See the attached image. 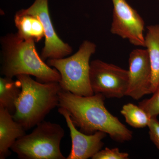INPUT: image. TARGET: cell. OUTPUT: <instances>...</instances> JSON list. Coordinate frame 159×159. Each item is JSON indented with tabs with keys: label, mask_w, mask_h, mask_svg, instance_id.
Masks as SVG:
<instances>
[{
	"label": "cell",
	"mask_w": 159,
	"mask_h": 159,
	"mask_svg": "<svg viewBox=\"0 0 159 159\" xmlns=\"http://www.w3.org/2000/svg\"><path fill=\"white\" fill-rule=\"evenodd\" d=\"M89 78L94 94L100 93L108 98H121L126 96L129 86L127 70L95 60L90 65Z\"/></svg>",
	"instance_id": "6"
},
{
	"label": "cell",
	"mask_w": 159,
	"mask_h": 159,
	"mask_svg": "<svg viewBox=\"0 0 159 159\" xmlns=\"http://www.w3.org/2000/svg\"><path fill=\"white\" fill-rule=\"evenodd\" d=\"M96 48L94 43L85 40L78 51L70 57L48 60L47 64L60 74L59 83L61 89L80 96L93 95L90 83V59Z\"/></svg>",
	"instance_id": "4"
},
{
	"label": "cell",
	"mask_w": 159,
	"mask_h": 159,
	"mask_svg": "<svg viewBox=\"0 0 159 159\" xmlns=\"http://www.w3.org/2000/svg\"><path fill=\"white\" fill-rule=\"evenodd\" d=\"M16 77L21 92L12 117L28 130L44 121L49 112L58 107L61 88L59 82L43 83L29 75L21 74Z\"/></svg>",
	"instance_id": "3"
},
{
	"label": "cell",
	"mask_w": 159,
	"mask_h": 159,
	"mask_svg": "<svg viewBox=\"0 0 159 159\" xmlns=\"http://www.w3.org/2000/svg\"><path fill=\"white\" fill-rule=\"evenodd\" d=\"M129 155L127 152H120L118 148L111 149L106 148L94 155L93 159H127Z\"/></svg>",
	"instance_id": "17"
},
{
	"label": "cell",
	"mask_w": 159,
	"mask_h": 159,
	"mask_svg": "<svg viewBox=\"0 0 159 159\" xmlns=\"http://www.w3.org/2000/svg\"><path fill=\"white\" fill-rule=\"evenodd\" d=\"M147 29L145 47L148 51L151 67L150 91L152 94L159 87V25L148 26Z\"/></svg>",
	"instance_id": "12"
},
{
	"label": "cell",
	"mask_w": 159,
	"mask_h": 159,
	"mask_svg": "<svg viewBox=\"0 0 159 159\" xmlns=\"http://www.w3.org/2000/svg\"><path fill=\"white\" fill-rule=\"evenodd\" d=\"M111 1L113 10L111 33L128 40L134 45L145 47L143 18L126 0Z\"/></svg>",
	"instance_id": "7"
},
{
	"label": "cell",
	"mask_w": 159,
	"mask_h": 159,
	"mask_svg": "<svg viewBox=\"0 0 159 159\" xmlns=\"http://www.w3.org/2000/svg\"><path fill=\"white\" fill-rule=\"evenodd\" d=\"M64 135L59 124L44 120L31 133L18 139L11 149L21 159H66L60 149Z\"/></svg>",
	"instance_id": "5"
},
{
	"label": "cell",
	"mask_w": 159,
	"mask_h": 159,
	"mask_svg": "<svg viewBox=\"0 0 159 159\" xmlns=\"http://www.w3.org/2000/svg\"><path fill=\"white\" fill-rule=\"evenodd\" d=\"M120 112L126 123L134 128H144L148 126L150 122L151 118L145 111L133 103L123 105Z\"/></svg>",
	"instance_id": "15"
},
{
	"label": "cell",
	"mask_w": 159,
	"mask_h": 159,
	"mask_svg": "<svg viewBox=\"0 0 159 159\" xmlns=\"http://www.w3.org/2000/svg\"><path fill=\"white\" fill-rule=\"evenodd\" d=\"M129 86L126 96L139 100L151 94L152 69L147 50H133L129 58Z\"/></svg>",
	"instance_id": "9"
},
{
	"label": "cell",
	"mask_w": 159,
	"mask_h": 159,
	"mask_svg": "<svg viewBox=\"0 0 159 159\" xmlns=\"http://www.w3.org/2000/svg\"><path fill=\"white\" fill-rule=\"evenodd\" d=\"M35 43L23 39L17 33L1 38V74L11 78L21 74L29 75L43 83L59 82L60 74L42 59Z\"/></svg>",
	"instance_id": "2"
},
{
	"label": "cell",
	"mask_w": 159,
	"mask_h": 159,
	"mask_svg": "<svg viewBox=\"0 0 159 159\" xmlns=\"http://www.w3.org/2000/svg\"><path fill=\"white\" fill-rule=\"evenodd\" d=\"M14 23L17 29L18 35L23 39L36 43L44 37L42 24L34 16L20 10L15 15Z\"/></svg>",
	"instance_id": "13"
},
{
	"label": "cell",
	"mask_w": 159,
	"mask_h": 159,
	"mask_svg": "<svg viewBox=\"0 0 159 159\" xmlns=\"http://www.w3.org/2000/svg\"><path fill=\"white\" fill-rule=\"evenodd\" d=\"M26 131L8 110L0 106V159L10 155L9 149L18 139L26 134Z\"/></svg>",
	"instance_id": "11"
},
{
	"label": "cell",
	"mask_w": 159,
	"mask_h": 159,
	"mask_svg": "<svg viewBox=\"0 0 159 159\" xmlns=\"http://www.w3.org/2000/svg\"><path fill=\"white\" fill-rule=\"evenodd\" d=\"M158 1H159V0H158Z\"/></svg>",
	"instance_id": "19"
},
{
	"label": "cell",
	"mask_w": 159,
	"mask_h": 159,
	"mask_svg": "<svg viewBox=\"0 0 159 159\" xmlns=\"http://www.w3.org/2000/svg\"><path fill=\"white\" fill-rule=\"evenodd\" d=\"M21 92V88L18 81L12 78L4 77L0 78V106L9 111L13 115L16 110V103Z\"/></svg>",
	"instance_id": "14"
},
{
	"label": "cell",
	"mask_w": 159,
	"mask_h": 159,
	"mask_svg": "<svg viewBox=\"0 0 159 159\" xmlns=\"http://www.w3.org/2000/svg\"><path fill=\"white\" fill-rule=\"evenodd\" d=\"M58 112L65 119L70 134L72 147L66 159L92 158L94 155L101 150L104 145L102 140L107 134L99 131L91 134L84 133L77 130L66 109L59 107Z\"/></svg>",
	"instance_id": "10"
},
{
	"label": "cell",
	"mask_w": 159,
	"mask_h": 159,
	"mask_svg": "<svg viewBox=\"0 0 159 159\" xmlns=\"http://www.w3.org/2000/svg\"><path fill=\"white\" fill-rule=\"evenodd\" d=\"M48 1L34 0V3L28 9H21L25 13L37 17L42 24L45 43L40 56L44 61L64 58L73 51L72 47L64 42L55 31L49 12Z\"/></svg>",
	"instance_id": "8"
},
{
	"label": "cell",
	"mask_w": 159,
	"mask_h": 159,
	"mask_svg": "<svg viewBox=\"0 0 159 159\" xmlns=\"http://www.w3.org/2000/svg\"><path fill=\"white\" fill-rule=\"evenodd\" d=\"M152 94L151 98L142 100L139 105L150 118L157 117L159 115V87Z\"/></svg>",
	"instance_id": "16"
},
{
	"label": "cell",
	"mask_w": 159,
	"mask_h": 159,
	"mask_svg": "<svg viewBox=\"0 0 159 159\" xmlns=\"http://www.w3.org/2000/svg\"><path fill=\"white\" fill-rule=\"evenodd\" d=\"M58 107L66 109L75 125L84 133L102 131L114 141L124 142L133 138V132L105 107L106 97L100 93L80 96L61 89Z\"/></svg>",
	"instance_id": "1"
},
{
	"label": "cell",
	"mask_w": 159,
	"mask_h": 159,
	"mask_svg": "<svg viewBox=\"0 0 159 159\" xmlns=\"http://www.w3.org/2000/svg\"><path fill=\"white\" fill-rule=\"evenodd\" d=\"M148 127L151 141L159 150V121L157 117L151 118Z\"/></svg>",
	"instance_id": "18"
}]
</instances>
